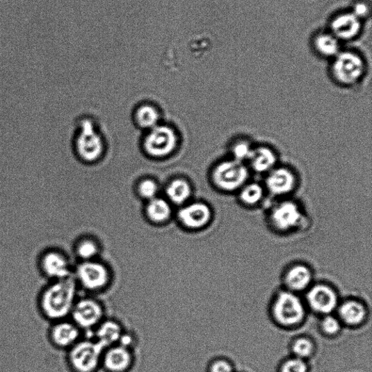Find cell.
<instances>
[{
  "label": "cell",
  "mask_w": 372,
  "mask_h": 372,
  "mask_svg": "<svg viewBox=\"0 0 372 372\" xmlns=\"http://www.w3.org/2000/svg\"><path fill=\"white\" fill-rule=\"evenodd\" d=\"M251 174L245 163L229 157L215 166L211 179L216 188L221 192L236 194L250 180Z\"/></svg>",
  "instance_id": "obj_1"
},
{
  "label": "cell",
  "mask_w": 372,
  "mask_h": 372,
  "mask_svg": "<svg viewBox=\"0 0 372 372\" xmlns=\"http://www.w3.org/2000/svg\"><path fill=\"white\" fill-rule=\"evenodd\" d=\"M76 285L72 279L59 280L46 290L42 298V308L48 317L54 319L67 316L73 309Z\"/></svg>",
  "instance_id": "obj_2"
},
{
  "label": "cell",
  "mask_w": 372,
  "mask_h": 372,
  "mask_svg": "<svg viewBox=\"0 0 372 372\" xmlns=\"http://www.w3.org/2000/svg\"><path fill=\"white\" fill-rule=\"evenodd\" d=\"M267 217L271 227L280 232L300 228L306 219L302 205L291 197L277 200L268 209Z\"/></svg>",
  "instance_id": "obj_3"
},
{
  "label": "cell",
  "mask_w": 372,
  "mask_h": 372,
  "mask_svg": "<svg viewBox=\"0 0 372 372\" xmlns=\"http://www.w3.org/2000/svg\"><path fill=\"white\" fill-rule=\"evenodd\" d=\"M299 182L298 175L293 168L279 164L264 175L263 184L268 195L282 200L291 197Z\"/></svg>",
  "instance_id": "obj_4"
},
{
  "label": "cell",
  "mask_w": 372,
  "mask_h": 372,
  "mask_svg": "<svg viewBox=\"0 0 372 372\" xmlns=\"http://www.w3.org/2000/svg\"><path fill=\"white\" fill-rule=\"evenodd\" d=\"M365 72L363 60L357 54L346 52L339 55L332 67L335 82L345 88H352L360 83Z\"/></svg>",
  "instance_id": "obj_5"
},
{
  "label": "cell",
  "mask_w": 372,
  "mask_h": 372,
  "mask_svg": "<svg viewBox=\"0 0 372 372\" xmlns=\"http://www.w3.org/2000/svg\"><path fill=\"white\" fill-rule=\"evenodd\" d=\"M105 348L99 343L85 341L76 344L70 353V361L75 372H95L102 362Z\"/></svg>",
  "instance_id": "obj_6"
},
{
  "label": "cell",
  "mask_w": 372,
  "mask_h": 372,
  "mask_svg": "<svg viewBox=\"0 0 372 372\" xmlns=\"http://www.w3.org/2000/svg\"><path fill=\"white\" fill-rule=\"evenodd\" d=\"M273 314L281 325L290 327L296 325L302 320L305 310L298 297L292 293L283 292L275 300Z\"/></svg>",
  "instance_id": "obj_7"
},
{
  "label": "cell",
  "mask_w": 372,
  "mask_h": 372,
  "mask_svg": "<svg viewBox=\"0 0 372 372\" xmlns=\"http://www.w3.org/2000/svg\"><path fill=\"white\" fill-rule=\"evenodd\" d=\"M75 148L81 158L92 161L98 159L103 153L104 143L89 120H83L75 140Z\"/></svg>",
  "instance_id": "obj_8"
},
{
  "label": "cell",
  "mask_w": 372,
  "mask_h": 372,
  "mask_svg": "<svg viewBox=\"0 0 372 372\" xmlns=\"http://www.w3.org/2000/svg\"><path fill=\"white\" fill-rule=\"evenodd\" d=\"M177 144V137L173 129L167 126L157 125L151 129L145 138V149L152 156L163 157L171 154Z\"/></svg>",
  "instance_id": "obj_9"
},
{
  "label": "cell",
  "mask_w": 372,
  "mask_h": 372,
  "mask_svg": "<svg viewBox=\"0 0 372 372\" xmlns=\"http://www.w3.org/2000/svg\"><path fill=\"white\" fill-rule=\"evenodd\" d=\"M76 274L81 284L89 290L104 288L108 284L110 278L106 266L94 260L81 264L77 268Z\"/></svg>",
  "instance_id": "obj_10"
},
{
  "label": "cell",
  "mask_w": 372,
  "mask_h": 372,
  "mask_svg": "<svg viewBox=\"0 0 372 372\" xmlns=\"http://www.w3.org/2000/svg\"><path fill=\"white\" fill-rule=\"evenodd\" d=\"M279 164L277 152L267 144L254 145L246 163L252 173L263 175Z\"/></svg>",
  "instance_id": "obj_11"
},
{
  "label": "cell",
  "mask_w": 372,
  "mask_h": 372,
  "mask_svg": "<svg viewBox=\"0 0 372 372\" xmlns=\"http://www.w3.org/2000/svg\"><path fill=\"white\" fill-rule=\"evenodd\" d=\"M72 312L76 325L84 329L92 328L98 325L104 315L102 306L90 298L77 302Z\"/></svg>",
  "instance_id": "obj_12"
},
{
  "label": "cell",
  "mask_w": 372,
  "mask_h": 372,
  "mask_svg": "<svg viewBox=\"0 0 372 372\" xmlns=\"http://www.w3.org/2000/svg\"><path fill=\"white\" fill-rule=\"evenodd\" d=\"M212 215V210L207 204L197 202L184 207L179 217L186 228L196 230L204 228L211 220Z\"/></svg>",
  "instance_id": "obj_13"
},
{
  "label": "cell",
  "mask_w": 372,
  "mask_h": 372,
  "mask_svg": "<svg viewBox=\"0 0 372 372\" xmlns=\"http://www.w3.org/2000/svg\"><path fill=\"white\" fill-rule=\"evenodd\" d=\"M307 300L313 310L323 314H330L337 305L334 291L325 285H316L312 288Z\"/></svg>",
  "instance_id": "obj_14"
},
{
  "label": "cell",
  "mask_w": 372,
  "mask_h": 372,
  "mask_svg": "<svg viewBox=\"0 0 372 372\" xmlns=\"http://www.w3.org/2000/svg\"><path fill=\"white\" fill-rule=\"evenodd\" d=\"M102 363L108 372H127L133 364L132 354L120 345L112 346L104 352Z\"/></svg>",
  "instance_id": "obj_15"
},
{
  "label": "cell",
  "mask_w": 372,
  "mask_h": 372,
  "mask_svg": "<svg viewBox=\"0 0 372 372\" xmlns=\"http://www.w3.org/2000/svg\"><path fill=\"white\" fill-rule=\"evenodd\" d=\"M331 28L336 38L350 40L359 33L361 22L354 13H344L337 16Z\"/></svg>",
  "instance_id": "obj_16"
},
{
  "label": "cell",
  "mask_w": 372,
  "mask_h": 372,
  "mask_svg": "<svg viewBox=\"0 0 372 372\" xmlns=\"http://www.w3.org/2000/svg\"><path fill=\"white\" fill-rule=\"evenodd\" d=\"M235 195L241 206L252 209L261 206L268 194L262 183L250 180Z\"/></svg>",
  "instance_id": "obj_17"
},
{
  "label": "cell",
  "mask_w": 372,
  "mask_h": 372,
  "mask_svg": "<svg viewBox=\"0 0 372 372\" xmlns=\"http://www.w3.org/2000/svg\"><path fill=\"white\" fill-rule=\"evenodd\" d=\"M42 266L48 276L59 280L69 277V263L63 255L52 252L46 254L43 258Z\"/></svg>",
  "instance_id": "obj_18"
},
{
  "label": "cell",
  "mask_w": 372,
  "mask_h": 372,
  "mask_svg": "<svg viewBox=\"0 0 372 372\" xmlns=\"http://www.w3.org/2000/svg\"><path fill=\"white\" fill-rule=\"evenodd\" d=\"M122 334V327L118 322L106 321L96 331V341L106 349L119 343Z\"/></svg>",
  "instance_id": "obj_19"
},
{
  "label": "cell",
  "mask_w": 372,
  "mask_h": 372,
  "mask_svg": "<svg viewBox=\"0 0 372 372\" xmlns=\"http://www.w3.org/2000/svg\"><path fill=\"white\" fill-rule=\"evenodd\" d=\"M312 282L310 270L301 265L291 268L286 275L288 286L296 291H301L308 287Z\"/></svg>",
  "instance_id": "obj_20"
},
{
  "label": "cell",
  "mask_w": 372,
  "mask_h": 372,
  "mask_svg": "<svg viewBox=\"0 0 372 372\" xmlns=\"http://www.w3.org/2000/svg\"><path fill=\"white\" fill-rule=\"evenodd\" d=\"M339 316L350 325H357L366 317L364 306L359 302L350 300L343 303L339 308Z\"/></svg>",
  "instance_id": "obj_21"
},
{
  "label": "cell",
  "mask_w": 372,
  "mask_h": 372,
  "mask_svg": "<svg viewBox=\"0 0 372 372\" xmlns=\"http://www.w3.org/2000/svg\"><path fill=\"white\" fill-rule=\"evenodd\" d=\"M79 334L78 329L72 323L63 322L54 327L52 337L56 345L67 347L75 343Z\"/></svg>",
  "instance_id": "obj_22"
},
{
  "label": "cell",
  "mask_w": 372,
  "mask_h": 372,
  "mask_svg": "<svg viewBox=\"0 0 372 372\" xmlns=\"http://www.w3.org/2000/svg\"><path fill=\"white\" fill-rule=\"evenodd\" d=\"M147 215L154 223H165L171 216V207L165 200L154 198L147 207Z\"/></svg>",
  "instance_id": "obj_23"
},
{
  "label": "cell",
  "mask_w": 372,
  "mask_h": 372,
  "mask_svg": "<svg viewBox=\"0 0 372 372\" xmlns=\"http://www.w3.org/2000/svg\"><path fill=\"white\" fill-rule=\"evenodd\" d=\"M169 199L177 204L185 203L190 197L191 189L189 184L181 179L172 181L167 189Z\"/></svg>",
  "instance_id": "obj_24"
},
{
  "label": "cell",
  "mask_w": 372,
  "mask_h": 372,
  "mask_svg": "<svg viewBox=\"0 0 372 372\" xmlns=\"http://www.w3.org/2000/svg\"><path fill=\"white\" fill-rule=\"evenodd\" d=\"M254 145L248 138H238L231 144L230 157L246 164Z\"/></svg>",
  "instance_id": "obj_25"
},
{
  "label": "cell",
  "mask_w": 372,
  "mask_h": 372,
  "mask_svg": "<svg viewBox=\"0 0 372 372\" xmlns=\"http://www.w3.org/2000/svg\"><path fill=\"white\" fill-rule=\"evenodd\" d=\"M315 47L317 51L322 56H333L339 51V43L337 38L329 34H321L315 39Z\"/></svg>",
  "instance_id": "obj_26"
},
{
  "label": "cell",
  "mask_w": 372,
  "mask_h": 372,
  "mask_svg": "<svg viewBox=\"0 0 372 372\" xmlns=\"http://www.w3.org/2000/svg\"><path fill=\"white\" fill-rule=\"evenodd\" d=\"M136 118L141 127L149 129L157 126L159 120L158 111L151 106L140 107L137 111Z\"/></svg>",
  "instance_id": "obj_27"
},
{
  "label": "cell",
  "mask_w": 372,
  "mask_h": 372,
  "mask_svg": "<svg viewBox=\"0 0 372 372\" xmlns=\"http://www.w3.org/2000/svg\"><path fill=\"white\" fill-rule=\"evenodd\" d=\"M77 254L84 261H91L98 255L99 252V245L91 239H86L79 242L76 248Z\"/></svg>",
  "instance_id": "obj_28"
},
{
  "label": "cell",
  "mask_w": 372,
  "mask_h": 372,
  "mask_svg": "<svg viewBox=\"0 0 372 372\" xmlns=\"http://www.w3.org/2000/svg\"><path fill=\"white\" fill-rule=\"evenodd\" d=\"M293 350L298 358L302 359L312 354L314 345L309 339L300 338L294 343Z\"/></svg>",
  "instance_id": "obj_29"
},
{
  "label": "cell",
  "mask_w": 372,
  "mask_h": 372,
  "mask_svg": "<svg viewBox=\"0 0 372 372\" xmlns=\"http://www.w3.org/2000/svg\"><path fill=\"white\" fill-rule=\"evenodd\" d=\"M157 191V185L151 180L143 181L139 186L140 195L145 199L152 200L156 198Z\"/></svg>",
  "instance_id": "obj_30"
},
{
  "label": "cell",
  "mask_w": 372,
  "mask_h": 372,
  "mask_svg": "<svg viewBox=\"0 0 372 372\" xmlns=\"http://www.w3.org/2000/svg\"><path fill=\"white\" fill-rule=\"evenodd\" d=\"M322 329L328 334H334L341 330V323L336 318L328 316L322 321Z\"/></svg>",
  "instance_id": "obj_31"
},
{
  "label": "cell",
  "mask_w": 372,
  "mask_h": 372,
  "mask_svg": "<svg viewBox=\"0 0 372 372\" xmlns=\"http://www.w3.org/2000/svg\"><path fill=\"white\" fill-rule=\"evenodd\" d=\"M282 372H307V366L301 359H293L283 365Z\"/></svg>",
  "instance_id": "obj_32"
},
{
  "label": "cell",
  "mask_w": 372,
  "mask_h": 372,
  "mask_svg": "<svg viewBox=\"0 0 372 372\" xmlns=\"http://www.w3.org/2000/svg\"><path fill=\"white\" fill-rule=\"evenodd\" d=\"M209 372H232V365L224 360H218L214 362L210 365L209 369Z\"/></svg>",
  "instance_id": "obj_33"
},
{
  "label": "cell",
  "mask_w": 372,
  "mask_h": 372,
  "mask_svg": "<svg viewBox=\"0 0 372 372\" xmlns=\"http://www.w3.org/2000/svg\"><path fill=\"white\" fill-rule=\"evenodd\" d=\"M353 13L357 15L359 19L365 17L369 13V8L364 3H358L357 5H355Z\"/></svg>",
  "instance_id": "obj_34"
},
{
  "label": "cell",
  "mask_w": 372,
  "mask_h": 372,
  "mask_svg": "<svg viewBox=\"0 0 372 372\" xmlns=\"http://www.w3.org/2000/svg\"><path fill=\"white\" fill-rule=\"evenodd\" d=\"M132 342L133 338L131 336L124 334H122V335L121 336V338L119 341L120 346L127 348H128V346H129V345H131Z\"/></svg>",
  "instance_id": "obj_35"
}]
</instances>
